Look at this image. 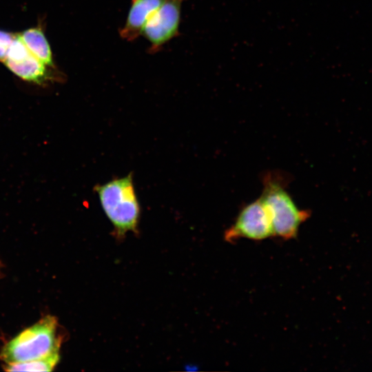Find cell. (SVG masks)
I'll return each instance as SVG.
<instances>
[{
    "instance_id": "cell-7",
    "label": "cell",
    "mask_w": 372,
    "mask_h": 372,
    "mask_svg": "<svg viewBox=\"0 0 372 372\" xmlns=\"http://www.w3.org/2000/svg\"><path fill=\"white\" fill-rule=\"evenodd\" d=\"M164 0H132L126 21L120 29L121 37L132 41L142 35L143 30L149 18Z\"/></svg>"
},
{
    "instance_id": "cell-5",
    "label": "cell",
    "mask_w": 372,
    "mask_h": 372,
    "mask_svg": "<svg viewBox=\"0 0 372 372\" xmlns=\"http://www.w3.org/2000/svg\"><path fill=\"white\" fill-rule=\"evenodd\" d=\"M185 0H164L145 25L142 35L150 43V52L159 50L178 34L181 6Z\"/></svg>"
},
{
    "instance_id": "cell-1",
    "label": "cell",
    "mask_w": 372,
    "mask_h": 372,
    "mask_svg": "<svg viewBox=\"0 0 372 372\" xmlns=\"http://www.w3.org/2000/svg\"><path fill=\"white\" fill-rule=\"evenodd\" d=\"M262 179L260 199L270 218L273 236L285 240L296 238L300 225L309 216V211L298 207L287 190L286 180L280 174L269 172Z\"/></svg>"
},
{
    "instance_id": "cell-8",
    "label": "cell",
    "mask_w": 372,
    "mask_h": 372,
    "mask_svg": "<svg viewBox=\"0 0 372 372\" xmlns=\"http://www.w3.org/2000/svg\"><path fill=\"white\" fill-rule=\"evenodd\" d=\"M18 35L34 57L48 67L55 68L51 47L41 27L30 28Z\"/></svg>"
},
{
    "instance_id": "cell-2",
    "label": "cell",
    "mask_w": 372,
    "mask_h": 372,
    "mask_svg": "<svg viewBox=\"0 0 372 372\" xmlns=\"http://www.w3.org/2000/svg\"><path fill=\"white\" fill-rule=\"evenodd\" d=\"M94 189L116 236L121 238L130 231L136 232L141 209L132 174L96 185Z\"/></svg>"
},
{
    "instance_id": "cell-4",
    "label": "cell",
    "mask_w": 372,
    "mask_h": 372,
    "mask_svg": "<svg viewBox=\"0 0 372 372\" xmlns=\"http://www.w3.org/2000/svg\"><path fill=\"white\" fill-rule=\"evenodd\" d=\"M271 236L270 218L260 198L242 208L224 235L225 240L231 242L240 238L262 240Z\"/></svg>"
},
{
    "instance_id": "cell-9",
    "label": "cell",
    "mask_w": 372,
    "mask_h": 372,
    "mask_svg": "<svg viewBox=\"0 0 372 372\" xmlns=\"http://www.w3.org/2000/svg\"><path fill=\"white\" fill-rule=\"evenodd\" d=\"M59 353L47 358L28 362L8 363L5 366L7 371H51L58 364Z\"/></svg>"
},
{
    "instance_id": "cell-10",
    "label": "cell",
    "mask_w": 372,
    "mask_h": 372,
    "mask_svg": "<svg viewBox=\"0 0 372 372\" xmlns=\"http://www.w3.org/2000/svg\"><path fill=\"white\" fill-rule=\"evenodd\" d=\"M17 33L0 30V61L3 63L9 47L14 40Z\"/></svg>"
},
{
    "instance_id": "cell-3",
    "label": "cell",
    "mask_w": 372,
    "mask_h": 372,
    "mask_svg": "<svg viewBox=\"0 0 372 372\" xmlns=\"http://www.w3.org/2000/svg\"><path fill=\"white\" fill-rule=\"evenodd\" d=\"M57 322L46 316L8 342L0 353L6 364L28 362L59 353Z\"/></svg>"
},
{
    "instance_id": "cell-6",
    "label": "cell",
    "mask_w": 372,
    "mask_h": 372,
    "mask_svg": "<svg viewBox=\"0 0 372 372\" xmlns=\"http://www.w3.org/2000/svg\"><path fill=\"white\" fill-rule=\"evenodd\" d=\"M14 74L22 80L45 85L57 79L55 68H51L34 57L22 41L14 42L9 48L3 63Z\"/></svg>"
}]
</instances>
